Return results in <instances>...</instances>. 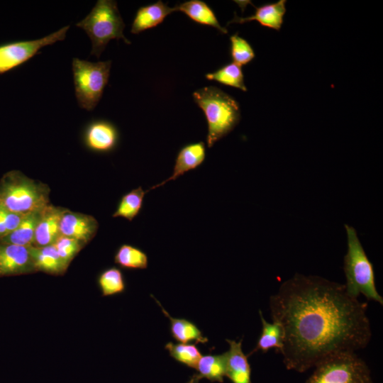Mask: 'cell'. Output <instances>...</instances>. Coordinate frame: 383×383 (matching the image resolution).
I'll list each match as a JSON object with an SVG mask.
<instances>
[{
  "label": "cell",
  "mask_w": 383,
  "mask_h": 383,
  "mask_svg": "<svg viewBox=\"0 0 383 383\" xmlns=\"http://www.w3.org/2000/svg\"><path fill=\"white\" fill-rule=\"evenodd\" d=\"M367 308L344 284L321 277L296 274L283 282L270 309L283 330L286 368L304 372L331 355L366 348L372 337Z\"/></svg>",
  "instance_id": "6da1fadb"
},
{
  "label": "cell",
  "mask_w": 383,
  "mask_h": 383,
  "mask_svg": "<svg viewBox=\"0 0 383 383\" xmlns=\"http://www.w3.org/2000/svg\"><path fill=\"white\" fill-rule=\"evenodd\" d=\"M193 97L206 116L208 124L206 144L211 148L239 123V104L230 95L212 86L197 89L193 93Z\"/></svg>",
  "instance_id": "7a4b0ae2"
},
{
  "label": "cell",
  "mask_w": 383,
  "mask_h": 383,
  "mask_svg": "<svg viewBox=\"0 0 383 383\" xmlns=\"http://www.w3.org/2000/svg\"><path fill=\"white\" fill-rule=\"evenodd\" d=\"M48 184L34 180L21 172H6L0 180V206L16 213L42 210L50 204Z\"/></svg>",
  "instance_id": "3957f363"
},
{
  "label": "cell",
  "mask_w": 383,
  "mask_h": 383,
  "mask_svg": "<svg viewBox=\"0 0 383 383\" xmlns=\"http://www.w3.org/2000/svg\"><path fill=\"white\" fill-rule=\"evenodd\" d=\"M348 238V251L344 258V272L346 283L344 284L348 294L357 299L360 294L367 300L383 304V298L375 285L374 272L372 262L367 257L356 231L345 225Z\"/></svg>",
  "instance_id": "277c9868"
},
{
  "label": "cell",
  "mask_w": 383,
  "mask_h": 383,
  "mask_svg": "<svg viewBox=\"0 0 383 383\" xmlns=\"http://www.w3.org/2000/svg\"><path fill=\"white\" fill-rule=\"evenodd\" d=\"M76 26L87 33L92 44L91 55L98 58L111 40L122 39L131 43L123 35L125 23L116 1L113 0L97 1L89 13Z\"/></svg>",
  "instance_id": "5b68a950"
},
{
  "label": "cell",
  "mask_w": 383,
  "mask_h": 383,
  "mask_svg": "<svg viewBox=\"0 0 383 383\" xmlns=\"http://www.w3.org/2000/svg\"><path fill=\"white\" fill-rule=\"evenodd\" d=\"M313 368L306 383H372L367 365L355 353L331 355Z\"/></svg>",
  "instance_id": "8992f818"
},
{
  "label": "cell",
  "mask_w": 383,
  "mask_h": 383,
  "mask_svg": "<svg viewBox=\"0 0 383 383\" xmlns=\"http://www.w3.org/2000/svg\"><path fill=\"white\" fill-rule=\"evenodd\" d=\"M111 60L92 62L73 58L72 69L75 96L79 106L86 111H93L99 102L106 86Z\"/></svg>",
  "instance_id": "52a82bcc"
},
{
  "label": "cell",
  "mask_w": 383,
  "mask_h": 383,
  "mask_svg": "<svg viewBox=\"0 0 383 383\" xmlns=\"http://www.w3.org/2000/svg\"><path fill=\"white\" fill-rule=\"evenodd\" d=\"M70 26L42 38L32 40L6 42L0 44V74L8 72L29 60L48 45L63 40Z\"/></svg>",
  "instance_id": "ba28073f"
},
{
  "label": "cell",
  "mask_w": 383,
  "mask_h": 383,
  "mask_svg": "<svg viewBox=\"0 0 383 383\" xmlns=\"http://www.w3.org/2000/svg\"><path fill=\"white\" fill-rule=\"evenodd\" d=\"M35 271L30 246L0 244V277L19 275Z\"/></svg>",
  "instance_id": "9c48e42d"
},
{
  "label": "cell",
  "mask_w": 383,
  "mask_h": 383,
  "mask_svg": "<svg viewBox=\"0 0 383 383\" xmlns=\"http://www.w3.org/2000/svg\"><path fill=\"white\" fill-rule=\"evenodd\" d=\"M99 228L96 219L88 214L65 209L60 225V235L78 240L84 244L89 242Z\"/></svg>",
  "instance_id": "30bf717a"
},
{
  "label": "cell",
  "mask_w": 383,
  "mask_h": 383,
  "mask_svg": "<svg viewBox=\"0 0 383 383\" xmlns=\"http://www.w3.org/2000/svg\"><path fill=\"white\" fill-rule=\"evenodd\" d=\"M205 158L206 147L204 142L185 145L177 155L171 175L160 183L150 187L147 192L164 186L172 180H176L186 172L195 170L204 162Z\"/></svg>",
  "instance_id": "8fae6325"
},
{
  "label": "cell",
  "mask_w": 383,
  "mask_h": 383,
  "mask_svg": "<svg viewBox=\"0 0 383 383\" xmlns=\"http://www.w3.org/2000/svg\"><path fill=\"white\" fill-rule=\"evenodd\" d=\"M118 132L111 123L98 120L89 124L84 133V142L91 150L99 152L112 151L117 145Z\"/></svg>",
  "instance_id": "7c38bea8"
},
{
  "label": "cell",
  "mask_w": 383,
  "mask_h": 383,
  "mask_svg": "<svg viewBox=\"0 0 383 383\" xmlns=\"http://www.w3.org/2000/svg\"><path fill=\"white\" fill-rule=\"evenodd\" d=\"M65 208L48 204L43 209L38 223L33 246L42 247L52 245L61 235L60 220Z\"/></svg>",
  "instance_id": "4fadbf2b"
},
{
  "label": "cell",
  "mask_w": 383,
  "mask_h": 383,
  "mask_svg": "<svg viewBox=\"0 0 383 383\" xmlns=\"http://www.w3.org/2000/svg\"><path fill=\"white\" fill-rule=\"evenodd\" d=\"M242 341L226 339L229 349L226 355V374L233 383H251V368L248 356L242 349Z\"/></svg>",
  "instance_id": "5bb4252c"
},
{
  "label": "cell",
  "mask_w": 383,
  "mask_h": 383,
  "mask_svg": "<svg viewBox=\"0 0 383 383\" xmlns=\"http://www.w3.org/2000/svg\"><path fill=\"white\" fill-rule=\"evenodd\" d=\"M286 0H279L275 3L255 7V13L250 16L240 17L235 14L234 18L227 24H241L255 21L262 26L279 30L282 26L284 16L286 13Z\"/></svg>",
  "instance_id": "9a60e30c"
},
{
  "label": "cell",
  "mask_w": 383,
  "mask_h": 383,
  "mask_svg": "<svg viewBox=\"0 0 383 383\" xmlns=\"http://www.w3.org/2000/svg\"><path fill=\"white\" fill-rule=\"evenodd\" d=\"M172 12L173 8L169 7L160 0L152 4L142 6L135 13L131 31L133 34H138L154 28L160 24L166 16Z\"/></svg>",
  "instance_id": "2e32d148"
},
{
  "label": "cell",
  "mask_w": 383,
  "mask_h": 383,
  "mask_svg": "<svg viewBox=\"0 0 383 383\" xmlns=\"http://www.w3.org/2000/svg\"><path fill=\"white\" fill-rule=\"evenodd\" d=\"M151 296L161 308L162 312L170 322V333L172 337L181 343H188L194 341L195 343H206L208 338L203 335L201 330L192 321L186 318H177L170 316L158 300L153 295Z\"/></svg>",
  "instance_id": "e0dca14e"
},
{
  "label": "cell",
  "mask_w": 383,
  "mask_h": 383,
  "mask_svg": "<svg viewBox=\"0 0 383 383\" xmlns=\"http://www.w3.org/2000/svg\"><path fill=\"white\" fill-rule=\"evenodd\" d=\"M174 11L185 13L194 21L216 28L221 33H227L226 28L219 23L214 12L204 2L200 0H189L173 7Z\"/></svg>",
  "instance_id": "ac0fdd59"
},
{
  "label": "cell",
  "mask_w": 383,
  "mask_h": 383,
  "mask_svg": "<svg viewBox=\"0 0 383 383\" xmlns=\"http://www.w3.org/2000/svg\"><path fill=\"white\" fill-rule=\"evenodd\" d=\"M35 271L59 275L65 272L67 267L59 256L53 245L36 247L30 246Z\"/></svg>",
  "instance_id": "d6986e66"
},
{
  "label": "cell",
  "mask_w": 383,
  "mask_h": 383,
  "mask_svg": "<svg viewBox=\"0 0 383 383\" xmlns=\"http://www.w3.org/2000/svg\"><path fill=\"white\" fill-rule=\"evenodd\" d=\"M42 210L26 213L20 225L13 231L4 236L0 240V244L33 245L35 232Z\"/></svg>",
  "instance_id": "ffe728a7"
},
{
  "label": "cell",
  "mask_w": 383,
  "mask_h": 383,
  "mask_svg": "<svg viewBox=\"0 0 383 383\" xmlns=\"http://www.w3.org/2000/svg\"><path fill=\"white\" fill-rule=\"evenodd\" d=\"M259 315L262 323V332L256 346L248 356L258 350L266 353L271 348H275L279 352L282 347L284 333L281 326L277 322H267L260 310Z\"/></svg>",
  "instance_id": "44dd1931"
},
{
  "label": "cell",
  "mask_w": 383,
  "mask_h": 383,
  "mask_svg": "<svg viewBox=\"0 0 383 383\" xmlns=\"http://www.w3.org/2000/svg\"><path fill=\"white\" fill-rule=\"evenodd\" d=\"M199 376L211 382H223L226 374V355H204L196 367Z\"/></svg>",
  "instance_id": "7402d4cb"
},
{
  "label": "cell",
  "mask_w": 383,
  "mask_h": 383,
  "mask_svg": "<svg viewBox=\"0 0 383 383\" xmlns=\"http://www.w3.org/2000/svg\"><path fill=\"white\" fill-rule=\"evenodd\" d=\"M146 193L147 191L143 190L142 187H138L124 194L112 216L122 217L131 221L141 211Z\"/></svg>",
  "instance_id": "603a6c76"
},
{
  "label": "cell",
  "mask_w": 383,
  "mask_h": 383,
  "mask_svg": "<svg viewBox=\"0 0 383 383\" xmlns=\"http://www.w3.org/2000/svg\"><path fill=\"white\" fill-rule=\"evenodd\" d=\"M114 262L126 269L145 270L148 265V257L141 249L131 245L123 244L116 252Z\"/></svg>",
  "instance_id": "cb8c5ba5"
},
{
  "label": "cell",
  "mask_w": 383,
  "mask_h": 383,
  "mask_svg": "<svg viewBox=\"0 0 383 383\" xmlns=\"http://www.w3.org/2000/svg\"><path fill=\"white\" fill-rule=\"evenodd\" d=\"M206 78L243 91H247L241 67L234 62L225 65L215 72L206 74Z\"/></svg>",
  "instance_id": "d4e9b609"
},
{
  "label": "cell",
  "mask_w": 383,
  "mask_h": 383,
  "mask_svg": "<svg viewBox=\"0 0 383 383\" xmlns=\"http://www.w3.org/2000/svg\"><path fill=\"white\" fill-rule=\"evenodd\" d=\"M171 357L189 367L196 369L201 353L196 343H174L168 342L165 345Z\"/></svg>",
  "instance_id": "484cf974"
},
{
  "label": "cell",
  "mask_w": 383,
  "mask_h": 383,
  "mask_svg": "<svg viewBox=\"0 0 383 383\" xmlns=\"http://www.w3.org/2000/svg\"><path fill=\"white\" fill-rule=\"evenodd\" d=\"M98 283L103 296H112L123 293L126 283L122 272L116 267L103 271L99 277Z\"/></svg>",
  "instance_id": "4316f807"
},
{
  "label": "cell",
  "mask_w": 383,
  "mask_h": 383,
  "mask_svg": "<svg viewBox=\"0 0 383 383\" xmlns=\"http://www.w3.org/2000/svg\"><path fill=\"white\" fill-rule=\"evenodd\" d=\"M231 57L233 62L239 66L245 65L255 57L250 44L244 38L235 33L231 36Z\"/></svg>",
  "instance_id": "83f0119b"
},
{
  "label": "cell",
  "mask_w": 383,
  "mask_h": 383,
  "mask_svg": "<svg viewBox=\"0 0 383 383\" xmlns=\"http://www.w3.org/2000/svg\"><path fill=\"white\" fill-rule=\"evenodd\" d=\"M52 245L67 268L71 261L85 244L74 238L60 235Z\"/></svg>",
  "instance_id": "f1b7e54d"
},
{
  "label": "cell",
  "mask_w": 383,
  "mask_h": 383,
  "mask_svg": "<svg viewBox=\"0 0 383 383\" xmlns=\"http://www.w3.org/2000/svg\"><path fill=\"white\" fill-rule=\"evenodd\" d=\"M1 207L4 216L7 235L13 231L20 225L26 213L13 212L3 208L2 206Z\"/></svg>",
  "instance_id": "f546056e"
},
{
  "label": "cell",
  "mask_w": 383,
  "mask_h": 383,
  "mask_svg": "<svg viewBox=\"0 0 383 383\" xmlns=\"http://www.w3.org/2000/svg\"><path fill=\"white\" fill-rule=\"evenodd\" d=\"M7 231L4 216L1 207L0 206V240L6 235Z\"/></svg>",
  "instance_id": "4dcf8cb0"
},
{
  "label": "cell",
  "mask_w": 383,
  "mask_h": 383,
  "mask_svg": "<svg viewBox=\"0 0 383 383\" xmlns=\"http://www.w3.org/2000/svg\"><path fill=\"white\" fill-rule=\"evenodd\" d=\"M201 377L198 374H194L187 383H199Z\"/></svg>",
  "instance_id": "1f68e13d"
}]
</instances>
